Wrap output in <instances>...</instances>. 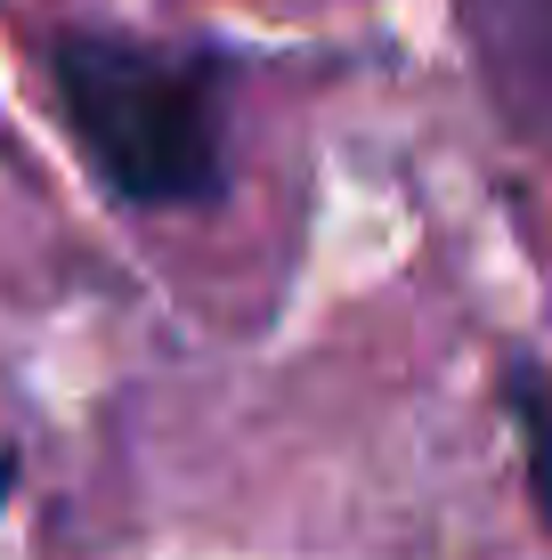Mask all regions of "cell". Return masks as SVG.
I'll list each match as a JSON object with an SVG mask.
<instances>
[{
    "label": "cell",
    "mask_w": 552,
    "mask_h": 560,
    "mask_svg": "<svg viewBox=\"0 0 552 560\" xmlns=\"http://www.w3.org/2000/svg\"><path fill=\"white\" fill-rule=\"evenodd\" d=\"M455 33L496 130L552 154V0H455Z\"/></svg>",
    "instance_id": "2"
},
{
    "label": "cell",
    "mask_w": 552,
    "mask_h": 560,
    "mask_svg": "<svg viewBox=\"0 0 552 560\" xmlns=\"http://www.w3.org/2000/svg\"><path fill=\"white\" fill-rule=\"evenodd\" d=\"M49 90L82 163L130 211H187L227 196L236 57L73 25L49 42Z\"/></svg>",
    "instance_id": "1"
},
{
    "label": "cell",
    "mask_w": 552,
    "mask_h": 560,
    "mask_svg": "<svg viewBox=\"0 0 552 560\" xmlns=\"http://www.w3.org/2000/svg\"><path fill=\"white\" fill-rule=\"evenodd\" d=\"M496 398L512 415V439H520V471H528V504L552 528V365L512 350L504 374H496Z\"/></svg>",
    "instance_id": "3"
}]
</instances>
